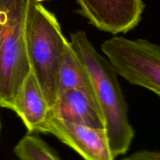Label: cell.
I'll use <instances>...</instances> for the list:
<instances>
[{
    "label": "cell",
    "instance_id": "obj_2",
    "mask_svg": "<svg viewBox=\"0 0 160 160\" xmlns=\"http://www.w3.org/2000/svg\"><path fill=\"white\" fill-rule=\"evenodd\" d=\"M25 39L31 70L50 109L58 95V74L68 41L56 16L35 0H29Z\"/></svg>",
    "mask_w": 160,
    "mask_h": 160
},
{
    "label": "cell",
    "instance_id": "obj_6",
    "mask_svg": "<svg viewBox=\"0 0 160 160\" xmlns=\"http://www.w3.org/2000/svg\"><path fill=\"white\" fill-rule=\"evenodd\" d=\"M81 12L102 31L117 35L134 29L142 20L143 0H77Z\"/></svg>",
    "mask_w": 160,
    "mask_h": 160
},
{
    "label": "cell",
    "instance_id": "obj_11",
    "mask_svg": "<svg viewBox=\"0 0 160 160\" xmlns=\"http://www.w3.org/2000/svg\"><path fill=\"white\" fill-rule=\"evenodd\" d=\"M120 160H160V152L142 150Z\"/></svg>",
    "mask_w": 160,
    "mask_h": 160
},
{
    "label": "cell",
    "instance_id": "obj_4",
    "mask_svg": "<svg viewBox=\"0 0 160 160\" xmlns=\"http://www.w3.org/2000/svg\"><path fill=\"white\" fill-rule=\"evenodd\" d=\"M101 49L119 76L160 98V46L146 39L113 35Z\"/></svg>",
    "mask_w": 160,
    "mask_h": 160
},
{
    "label": "cell",
    "instance_id": "obj_9",
    "mask_svg": "<svg viewBox=\"0 0 160 160\" xmlns=\"http://www.w3.org/2000/svg\"><path fill=\"white\" fill-rule=\"evenodd\" d=\"M71 89L82 91L96 101L88 70L68 42L58 74V95Z\"/></svg>",
    "mask_w": 160,
    "mask_h": 160
},
{
    "label": "cell",
    "instance_id": "obj_7",
    "mask_svg": "<svg viewBox=\"0 0 160 160\" xmlns=\"http://www.w3.org/2000/svg\"><path fill=\"white\" fill-rule=\"evenodd\" d=\"M49 114L76 124L105 128L98 103L82 91L71 89L59 93Z\"/></svg>",
    "mask_w": 160,
    "mask_h": 160
},
{
    "label": "cell",
    "instance_id": "obj_8",
    "mask_svg": "<svg viewBox=\"0 0 160 160\" xmlns=\"http://www.w3.org/2000/svg\"><path fill=\"white\" fill-rule=\"evenodd\" d=\"M11 110L20 117L29 133L39 132L48 119L50 107L31 70L22 83Z\"/></svg>",
    "mask_w": 160,
    "mask_h": 160
},
{
    "label": "cell",
    "instance_id": "obj_1",
    "mask_svg": "<svg viewBox=\"0 0 160 160\" xmlns=\"http://www.w3.org/2000/svg\"><path fill=\"white\" fill-rule=\"evenodd\" d=\"M70 43L90 75L111 152L116 159L126 154L134 137L118 74L107 58L97 51L84 31L71 34Z\"/></svg>",
    "mask_w": 160,
    "mask_h": 160
},
{
    "label": "cell",
    "instance_id": "obj_12",
    "mask_svg": "<svg viewBox=\"0 0 160 160\" xmlns=\"http://www.w3.org/2000/svg\"><path fill=\"white\" fill-rule=\"evenodd\" d=\"M35 1L39 2H43V1H46V0H35Z\"/></svg>",
    "mask_w": 160,
    "mask_h": 160
},
{
    "label": "cell",
    "instance_id": "obj_3",
    "mask_svg": "<svg viewBox=\"0 0 160 160\" xmlns=\"http://www.w3.org/2000/svg\"><path fill=\"white\" fill-rule=\"evenodd\" d=\"M29 0H0V107L12 109L31 71L25 39Z\"/></svg>",
    "mask_w": 160,
    "mask_h": 160
},
{
    "label": "cell",
    "instance_id": "obj_13",
    "mask_svg": "<svg viewBox=\"0 0 160 160\" xmlns=\"http://www.w3.org/2000/svg\"><path fill=\"white\" fill-rule=\"evenodd\" d=\"M0 128H1V123H0Z\"/></svg>",
    "mask_w": 160,
    "mask_h": 160
},
{
    "label": "cell",
    "instance_id": "obj_10",
    "mask_svg": "<svg viewBox=\"0 0 160 160\" xmlns=\"http://www.w3.org/2000/svg\"><path fill=\"white\" fill-rule=\"evenodd\" d=\"M20 160H60L56 152L38 136H23L13 149Z\"/></svg>",
    "mask_w": 160,
    "mask_h": 160
},
{
    "label": "cell",
    "instance_id": "obj_5",
    "mask_svg": "<svg viewBox=\"0 0 160 160\" xmlns=\"http://www.w3.org/2000/svg\"><path fill=\"white\" fill-rule=\"evenodd\" d=\"M39 132L54 135L84 160L116 159L111 152L105 128L76 124L48 114Z\"/></svg>",
    "mask_w": 160,
    "mask_h": 160
}]
</instances>
